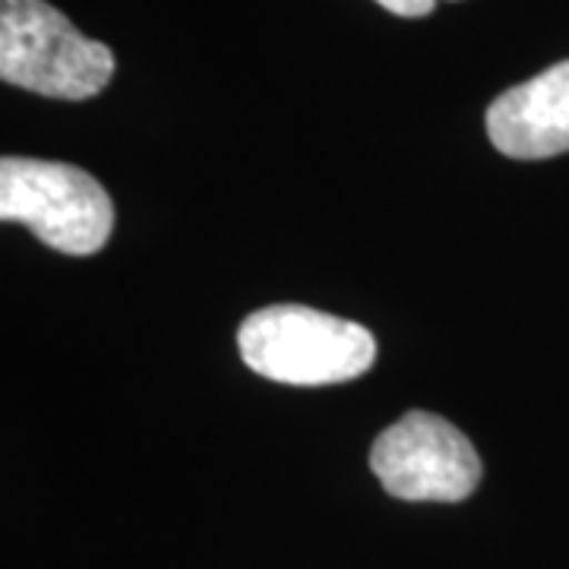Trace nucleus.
Segmentation results:
<instances>
[{"label":"nucleus","instance_id":"1","mask_svg":"<svg viewBox=\"0 0 569 569\" xmlns=\"http://www.w3.org/2000/svg\"><path fill=\"white\" fill-rule=\"evenodd\" d=\"M244 365L288 387H332L367 373L377 342L367 326L301 305H272L238 329Z\"/></svg>","mask_w":569,"mask_h":569},{"label":"nucleus","instance_id":"2","mask_svg":"<svg viewBox=\"0 0 569 569\" xmlns=\"http://www.w3.org/2000/svg\"><path fill=\"white\" fill-rule=\"evenodd\" d=\"M114 77V51L86 39L44 0H0V80L48 99L82 102Z\"/></svg>","mask_w":569,"mask_h":569},{"label":"nucleus","instance_id":"3","mask_svg":"<svg viewBox=\"0 0 569 569\" xmlns=\"http://www.w3.org/2000/svg\"><path fill=\"white\" fill-rule=\"evenodd\" d=\"M0 219L26 224L51 250L92 257L114 231V203L82 168L3 156Z\"/></svg>","mask_w":569,"mask_h":569},{"label":"nucleus","instance_id":"4","mask_svg":"<svg viewBox=\"0 0 569 569\" xmlns=\"http://www.w3.org/2000/svg\"><path fill=\"white\" fill-rule=\"evenodd\" d=\"M370 468L396 500L459 503L481 485V459L468 437L447 418L408 411L370 449Z\"/></svg>","mask_w":569,"mask_h":569},{"label":"nucleus","instance_id":"5","mask_svg":"<svg viewBox=\"0 0 569 569\" xmlns=\"http://www.w3.org/2000/svg\"><path fill=\"white\" fill-rule=\"evenodd\" d=\"M488 137L509 159H553L569 152V61L519 82L488 108Z\"/></svg>","mask_w":569,"mask_h":569},{"label":"nucleus","instance_id":"6","mask_svg":"<svg viewBox=\"0 0 569 569\" xmlns=\"http://www.w3.org/2000/svg\"><path fill=\"white\" fill-rule=\"evenodd\" d=\"M383 10L396 13V17H406V20H418V17H427L433 10L437 0H377Z\"/></svg>","mask_w":569,"mask_h":569}]
</instances>
